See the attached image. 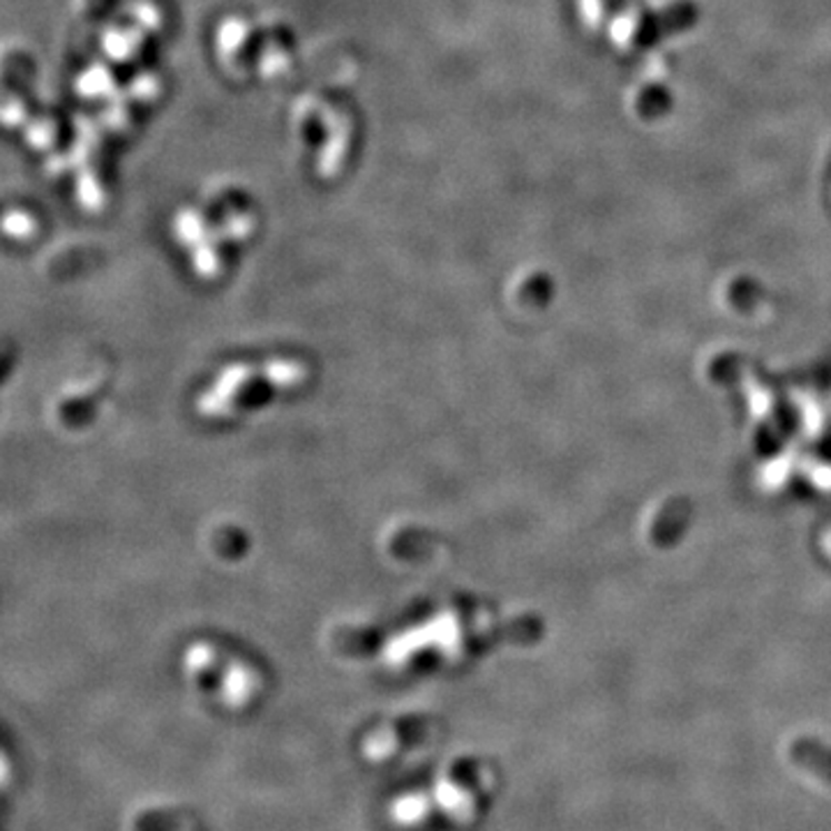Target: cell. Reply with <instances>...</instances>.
<instances>
[{
	"label": "cell",
	"instance_id": "obj_1",
	"mask_svg": "<svg viewBox=\"0 0 831 831\" xmlns=\"http://www.w3.org/2000/svg\"><path fill=\"white\" fill-rule=\"evenodd\" d=\"M657 23H659L657 17H649L647 12H642L638 8H631V10L621 12L619 17L612 19L610 40L621 51H633V49L649 42L651 31H654Z\"/></svg>",
	"mask_w": 831,
	"mask_h": 831
},
{
	"label": "cell",
	"instance_id": "obj_3",
	"mask_svg": "<svg viewBox=\"0 0 831 831\" xmlns=\"http://www.w3.org/2000/svg\"><path fill=\"white\" fill-rule=\"evenodd\" d=\"M578 8L582 14V21L597 31L605 21V0H578Z\"/></svg>",
	"mask_w": 831,
	"mask_h": 831
},
{
	"label": "cell",
	"instance_id": "obj_2",
	"mask_svg": "<svg viewBox=\"0 0 831 831\" xmlns=\"http://www.w3.org/2000/svg\"><path fill=\"white\" fill-rule=\"evenodd\" d=\"M633 107L642 118H654L668 109V91L663 93L661 88H644Z\"/></svg>",
	"mask_w": 831,
	"mask_h": 831
},
{
	"label": "cell",
	"instance_id": "obj_4",
	"mask_svg": "<svg viewBox=\"0 0 831 831\" xmlns=\"http://www.w3.org/2000/svg\"><path fill=\"white\" fill-rule=\"evenodd\" d=\"M243 36H246V26L243 23L227 21L222 26V31H220V44L229 51L233 47H239V42H243Z\"/></svg>",
	"mask_w": 831,
	"mask_h": 831
}]
</instances>
